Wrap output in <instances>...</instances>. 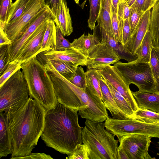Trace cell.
I'll return each instance as SVG.
<instances>
[{
  "label": "cell",
  "instance_id": "cell-33",
  "mask_svg": "<svg viewBox=\"0 0 159 159\" xmlns=\"http://www.w3.org/2000/svg\"><path fill=\"white\" fill-rule=\"evenodd\" d=\"M144 13L137 9L131 7L129 18L131 36L136 32Z\"/></svg>",
  "mask_w": 159,
  "mask_h": 159
},
{
  "label": "cell",
  "instance_id": "cell-5",
  "mask_svg": "<svg viewBox=\"0 0 159 159\" xmlns=\"http://www.w3.org/2000/svg\"><path fill=\"white\" fill-rule=\"evenodd\" d=\"M81 132L83 143L88 147L90 159H118V140L103 122L86 120Z\"/></svg>",
  "mask_w": 159,
  "mask_h": 159
},
{
  "label": "cell",
  "instance_id": "cell-8",
  "mask_svg": "<svg viewBox=\"0 0 159 159\" xmlns=\"http://www.w3.org/2000/svg\"><path fill=\"white\" fill-rule=\"evenodd\" d=\"M105 127L119 140L124 136L132 134H145L159 138V124L146 123L133 118L120 119L108 116Z\"/></svg>",
  "mask_w": 159,
  "mask_h": 159
},
{
  "label": "cell",
  "instance_id": "cell-4",
  "mask_svg": "<svg viewBox=\"0 0 159 159\" xmlns=\"http://www.w3.org/2000/svg\"><path fill=\"white\" fill-rule=\"evenodd\" d=\"M21 66L30 97L37 101L46 112L55 107L58 102L53 83L44 65L35 57Z\"/></svg>",
  "mask_w": 159,
  "mask_h": 159
},
{
  "label": "cell",
  "instance_id": "cell-7",
  "mask_svg": "<svg viewBox=\"0 0 159 159\" xmlns=\"http://www.w3.org/2000/svg\"><path fill=\"white\" fill-rule=\"evenodd\" d=\"M121 73L126 82L132 84L141 93H153L155 80L149 62L141 61L138 58L127 63L120 61L114 64Z\"/></svg>",
  "mask_w": 159,
  "mask_h": 159
},
{
  "label": "cell",
  "instance_id": "cell-47",
  "mask_svg": "<svg viewBox=\"0 0 159 159\" xmlns=\"http://www.w3.org/2000/svg\"><path fill=\"white\" fill-rule=\"evenodd\" d=\"M11 43V41L4 31L3 26L0 25V46L4 45H9Z\"/></svg>",
  "mask_w": 159,
  "mask_h": 159
},
{
  "label": "cell",
  "instance_id": "cell-14",
  "mask_svg": "<svg viewBox=\"0 0 159 159\" xmlns=\"http://www.w3.org/2000/svg\"><path fill=\"white\" fill-rule=\"evenodd\" d=\"M49 19L42 24L34 31L16 60L21 61L22 64L41 53L43 37Z\"/></svg>",
  "mask_w": 159,
  "mask_h": 159
},
{
  "label": "cell",
  "instance_id": "cell-18",
  "mask_svg": "<svg viewBox=\"0 0 159 159\" xmlns=\"http://www.w3.org/2000/svg\"><path fill=\"white\" fill-rule=\"evenodd\" d=\"M53 20L64 37L70 35L73 32L71 18L66 0H61L60 8Z\"/></svg>",
  "mask_w": 159,
  "mask_h": 159
},
{
  "label": "cell",
  "instance_id": "cell-39",
  "mask_svg": "<svg viewBox=\"0 0 159 159\" xmlns=\"http://www.w3.org/2000/svg\"><path fill=\"white\" fill-rule=\"evenodd\" d=\"M56 44L54 49L62 51L72 48L71 43L64 38L59 29L56 27Z\"/></svg>",
  "mask_w": 159,
  "mask_h": 159
},
{
  "label": "cell",
  "instance_id": "cell-53",
  "mask_svg": "<svg viewBox=\"0 0 159 159\" xmlns=\"http://www.w3.org/2000/svg\"><path fill=\"white\" fill-rule=\"evenodd\" d=\"M158 143L159 144V142Z\"/></svg>",
  "mask_w": 159,
  "mask_h": 159
},
{
  "label": "cell",
  "instance_id": "cell-29",
  "mask_svg": "<svg viewBox=\"0 0 159 159\" xmlns=\"http://www.w3.org/2000/svg\"><path fill=\"white\" fill-rule=\"evenodd\" d=\"M49 60L56 70L67 80L75 75L77 66L60 60Z\"/></svg>",
  "mask_w": 159,
  "mask_h": 159
},
{
  "label": "cell",
  "instance_id": "cell-34",
  "mask_svg": "<svg viewBox=\"0 0 159 159\" xmlns=\"http://www.w3.org/2000/svg\"><path fill=\"white\" fill-rule=\"evenodd\" d=\"M21 62L15 60L10 62L3 73L0 75V87L14 73L21 69Z\"/></svg>",
  "mask_w": 159,
  "mask_h": 159
},
{
  "label": "cell",
  "instance_id": "cell-23",
  "mask_svg": "<svg viewBox=\"0 0 159 159\" xmlns=\"http://www.w3.org/2000/svg\"><path fill=\"white\" fill-rule=\"evenodd\" d=\"M102 78L109 88L117 106L122 113L128 118L134 119V112L125 98L110 83L103 77Z\"/></svg>",
  "mask_w": 159,
  "mask_h": 159
},
{
  "label": "cell",
  "instance_id": "cell-50",
  "mask_svg": "<svg viewBox=\"0 0 159 159\" xmlns=\"http://www.w3.org/2000/svg\"><path fill=\"white\" fill-rule=\"evenodd\" d=\"M119 1V0H111L112 5L117 10Z\"/></svg>",
  "mask_w": 159,
  "mask_h": 159
},
{
  "label": "cell",
  "instance_id": "cell-44",
  "mask_svg": "<svg viewBox=\"0 0 159 159\" xmlns=\"http://www.w3.org/2000/svg\"><path fill=\"white\" fill-rule=\"evenodd\" d=\"M131 37L130 29L129 18L124 21V24L121 38V46H124L129 40Z\"/></svg>",
  "mask_w": 159,
  "mask_h": 159
},
{
  "label": "cell",
  "instance_id": "cell-54",
  "mask_svg": "<svg viewBox=\"0 0 159 159\" xmlns=\"http://www.w3.org/2000/svg\"></svg>",
  "mask_w": 159,
  "mask_h": 159
},
{
  "label": "cell",
  "instance_id": "cell-12",
  "mask_svg": "<svg viewBox=\"0 0 159 159\" xmlns=\"http://www.w3.org/2000/svg\"><path fill=\"white\" fill-rule=\"evenodd\" d=\"M97 70L102 76L124 97L134 112L138 109L136 101L129 89V85L115 65H108Z\"/></svg>",
  "mask_w": 159,
  "mask_h": 159
},
{
  "label": "cell",
  "instance_id": "cell-15",
  "mask_svg": "<svg viewBox=\"0 0 159 159\" xmlns=\"http://www.w3.org/2000/svg\"><path fill=\"white\" fill-rule=\"evenodd\" d=\"M43 52L47 59L60 60L76 66H86L89 58L79 49L74 47L62 51L51 49Z\"/></svg>",
  "mask_w": 159,
  "mask_h": 159
},
{
  "label": "cell",
  "instance_id": "cell-24",
  "mask_svg": "<svg viewBox=\"0 0 159 159\" xmlns=\"http://www.w3.org/2000/svg\"><path fill=\"white\" fill-rule=\"evenodd\" d=\"M111 0H101L100 12L97 22L99 27L113 33L111 19Z\"/></svg>",
  "mask_w": 159,
  "mask_h": 159
},
{
  "label": "cell",
  "instance_id": "cell-31",
  "mask_svg": "<svg viewBox=\"0 0 159 159\" xmlns=\"http://www.w3.org/2000/svg\"><path fill=\"white\" fill-rule=\"evenodd\" d=\"M98 28L101 42L106 43L118 52V51L121 52V44L119 45L115 39L114 34L107 31L103 28L97 25Z\"/></svg>",
  "mask_w": 159,
  "mask_h": 159
},
{
  "label": "cell",
  "instance_id": "cell-45",
  "mask_svg": "<svg viewBox=\"0 0 159 159\" xmlns=\"http://www.w3.org/2000/svg\"><path fill=\"white\" fill-rule=\"evenodd\" d=\"M45 6L48 8L53 20L56 16L61 4V0H43Z\"/></svg>",
  "mask_w": 159,
  "mask_h": 159
},
{
  "label": "cell",
  "instance_id": "cell-49",
  "mask_svg": "<svg viewBox=\"0 0 159 159\" xmlns=\"http://www.w3.org/2000/svg\"><path fill=\"white\" fill-rule=\"evenodd\" d=\"M153 93L159 94V77L155 80V87L154 89Z\"/></svg>",
  "mask_w": 159,
  "mask_h": 159
},
{
  "label": "cell",
  "instance_id": "cell-43",
  "mask_svg": "<svg viewBox=\"0 0 159 159\" xmlns=\"http://www.w3.org/2000/svg\"><path fill=\"white\" fill-rule=\"evenodd\" d=\"M8 45L0 46V75L7 68L8 64Z\"/></svg>",
  "mask_w": 159,
  "mask_h": 159
},
{
  "label": "cell",
  "instance_id": "cell-37",
  "mask_svg": "<svg viewBox=\"0 0 159 159\" xmlns=\"http://www.w3.org/2000/svg\"><path fill=\"white\" fill-rule=\"evenodd\" d=\"M68 80L77 87L85 89L86 75L83 68L81 66H77L75 75Z\"/></svg>",
  "mask_w": 159,
  "mask_h": 159
},
{
  "label": "cell",
  "instance_id": "cell-35",
  "mask_svg": "<svg viewBox=\"0 0 159 159\" xmlns=\"http://www.w3.org/2000/svg\"><path fill=\"white\" fill-rule=\"evenodd\" d=\"M90 152L85 144H78L71 153L66 157V159H90Z\"/></svg>",
  "mask_w": 159,
  "mask_h": 159
},
{
  "label": "cell",
  "instance_id": "cell-21",
  "mask_svg": "<svg viewBox=\"0 0 159 159\" xmlns=\"http://www.w3.org/2000/svg\"><path fill=\"white\" fill-rule=\"evenodd\" d=\"M100 84L102 95V100L113 117L120 119L128 118L122 113L117 106L113 97L107 84L103 80L102 76L100 80Z\"/></svg>",
  "mask_w": 159,
  "mask_h": 159
},
{
  "label": "cell",
  "instance_id": "cell-52",
  "mask_svg": "<svg viewBox=\"0 0 159 159\" xmlns=\"http://www.w3.org/2000/svg\"><path fill=\"white\" fill-rule=\"evenodd\" d=\"M79 0H74L75 2L77 4H79Z\"/></svg>",
  "mask_w": 159,
  "mask_h": 159
},
{
  "label": "cell",
  "instance_id": "cell-3",
  "mask_svg": "<svg viewBox=\"0 0 159 159\" xmlns=\"http://www.w3.org/2000/svg\"><path fill=\"white\" fill-rule=\"evenodd\" d=\"M46 68L53 83L58 103L79 112L82 118L103 122L108 116L102 100L77 87L61 75L51 63Z\"/></svg>",
  "mask_w": 159,
  "mask_h": 159
},
{
  "label": "cell",
  "instance_id": "cell-25",
  "mask_svg": "<svg viewBox=\"0 0 159 159\" xmlns=\"http://www.w3.org/2000/svg\"><path fill=\"white\" fill-rule=\"evenodd\" d=\"M149 30L153 46L159 48V0H157L151 11Z\"/></svg>",
  "mask_w": 159,
  "mask_h": 159
},
{
  "label": "cell",
  "instance_id": "cell-17",
  "mask_svg": "<svg viewBox=\"0 0 159 159\" xmlns=\"http://www.w3.org/2000/svg\"><path fill=\"white\" fill-rule=\"evenodd\" d=\"M93 34H84L71 43V46L79 49L84 54L89 56L100 43V38L98 28L95 26Z\"/></svg>",
  "mask_w": 159,
  "mask_h": 159
},
{
  "label": "cell",
  "instance_id": "cell-41",
  "mask_svg": "<svg viewBox=\"0 0 159 159\" xmlns=\"http://www.w3.org/2000/svg\"><path fill=\"white\" fill-rule=\"evenodd\" d=\"M0 25L4 26L7 16L8 11L12 3L11 0H0Z\"/></svg>",
  "mask_w": 159,
  "mask_h": 159
},
{
  "label": "cell",
  "instance_id": "cell-10",
  "mask_svg": "<svg viewBox=\"0 0 159 159\" xmlns=\"http://www.w3.org/2000/svg\"><path fill=\"white\" fill-rule=\"evenodd\" d=\"M152 138L142 134L124 136L118 140V149L124 151L129 159H152L148 153Z\"/></svg>",
  "mask_w": 159,
  "mask_h": 159
},
{
  "label": "cell",
  "instance_id": "cell-19",
  "mask_svg": "<svg viewBox=\"0 0 159 159\" xmlns=\"http://www.w3.org/2000/svg\"><path fill=\"white\" fill-rule=\"evenodd\" d=\"M131 92L138 108L159 113V94Z\"/></svg>",
  "mask_w": 159,
  "mask_h": 159
},
{
  "label": "cell",
  "instance_id": "cell-42",
  "mask_svg": "<svg viewBox=\"0 0 159 159\" xmlns=\"http://www.w3.org/2000/svg\"><path fill=\"white\" fill-rule=\"evenodd\" d=\"M111 19L113 32L116 41L119 42V26L117 15V10L112 5Z\"/></svg>",
  "mask_w": 159,
  "mask_h": 159
},
{
  "label": "cell",
  "instance_id": "cell-36",
  "mask_svg": "<svg viewBox=\"0 0 159 159\" xmlns=\"http://www.w3.org/2000/svg\"><path fill=\"white\" fill-rule=\"evenodd\" d=\"M149 63L155 82L159 77V48L153 46Z\"/></svg>",
  "mask_w": 159,
  "mask_h": 159
},
{
  "label": "cell",
  "instance_id": "cell-20",
  "mask_svg": "<svg viewBox=\"0 0 159 159\" xmlns=\"http://www.w3.org/2000/svg\"><path fill=\"white\" fill-rule=\"evenodd\" d=\"M12 152L11 142L6 116L0 113V158L6 157Z\"/></svg>",
  "mask_w": 159,
  "mask_h": 159
},
{
  "label": "cell",
  "instance_id": "cell-13",
  "mask_svg": "<svg viewBox=\"0 0 159 159\" xmlns=\"http://www.w3.org/2000/svg\"><path fill=\"white\" fill-rule=\"evenodd\" d=\"M88 57L86 66L88 69L100 70L107 66L115 64L121 58L118 52L101 42Z\"/></svg>",
  "mask_w": 159,
  "mask_h": 159
},
{
  "label": "cell",
  "instance_id": "cell-1",
  "mask_svg": "<svg viewBox=\"0 0 159 159\" xmlns=\"http://www.w3.org/2000/svg\"><path fill=\"white\" fill-rule=\"evenodd\" d=\"M46 111L37 101L29 97L18 110L4 112L11 137V159L30 155L42 133Z\"/></svg>",
  "mask_w": 159,
  "mask_h": 159
},
{
  "label": "cell",
  "instance_id": "cell-28",
  "mask_svg": "<svg viewBox=\"0 0 159 159\" xmlns=\"http://www.w3.org/2000/svg\"><path fill=\"white\" fill-rule=\"evenodd\" d=\"M153 44L149 30L146 33L135 54L141 61L149 62Z\"/></svg>",
  "mask_w": 159,
  "mask_h": 159
},
{
  "label": "cell",
  "instance_id": "cell-2",
  "mask_svg": "<svg viewBox=\"0 0 159 159\" xmlns=\"http://www.w3.org/2000/svg\"><path fill=\"white\" fill-rule=\"evenodd\" d=\"M77 112L59 103L46 112L41 137L47 146L68 156L83 143Z\"/></svg>",
  "mask_w": 159,
  "mask_h": 159
},
{
  "label": "cell",
  "instance_id": "cell-32",
  "mask_svg": "<svg viewBox=\"0 0 159 159\" xmlns=\"http://www.w3.org/2000/svg\"><path fill=\"white\" fill-rule=\"evenodd\" d=\"M90 4L89 16L88 20V27L94 30L95 23L98 18L101 5V0H89Z\"/></svg>",
  "mask_w": 159,
  "mask_h": 159
},
{
  "label": "cell",
  "instance_id": "cell-26",
  "mask_svg": "<svg viewBox=\"0 0 159 159\" xmlns=\"http://www.w3.org/2000/svg\"><path fill=\"white\" fill-rule=\"evenodd\" d=\"M56 26L52 19L48 21L43 37L40 52L50 49H54L56 44Z\"/></svg>",
  "mask_w": 159,
  "mask_h": 159
},
{
  "label": "cell",
  "instance_id": "cell-11",
  "mask_svg": "<svg viewBox=\"0 0 159 159\" xmlns=\"http://www.w3.org/2000/svg\"><path fill=\"white\" fill-rule=\"evenodd\" d=\"M51 18L52 19V16L50 11L45 6L37 14L22 36L8 45V63L17 59L24 46L39 26L47 20Z\"/></svg>",
  "mask_w": 159,
  "mask_h": 159
},
{
  "label": "cell",
  "instance_id": "cell-16",
  "mask_svg": "<svg viewBox=\"0 0 159 159\" xmlns=\"http://www.w3.org/2000/svg\"><path fill=\"white\" fill-rule=\"evenodd\" d=\"M151 10L145 12L135 33L129 41L121 47V52L134 55L147 31L149 30L150 22Z\"/></svg>",
  "mask_w": 159,
  "mask_h": 159
},
{
  "label": "cell",
  "instance_id": "cell-9",
  "mask_svg": "<svg viewBox=\"0 0 159 159\" xmlns=\"http://www.w3.org/2000/svg\"><path fill=\"white\" fill-rule=\"evenodd\" d=\"M45 6L43 0H32L18 19L3 26L5 33L11 42L22 36L37 14Z\"/></svg>",
  "mask_w": 159,
  "mask_h": 159
},
{
  "label": "cell",
  "instance_id": "cell-22",
  "mask_svg": "<svg viewBox=\"0 0 159 159\" xmlns=\"http://www.w3.org/2000/svg\"><path fill=\"white\" fill-rule=\"evenodd\" d=\"M85 73L86 79V91L99 97L102 100V95L100 84V80L102 76L97 69H88Z\"/></svg>",
  "mask_w": 159,
  "mask_h": 159
},
{
  "label": "cell",
  "instance_id": "cell-27",
  "mask_svg": "<svg viewBox=\"0 0 159 159\" xmlns=\"http://www.w3.org/2000/svg\"><path fill=\"white\" fill-rule=\"evenodd\" d=\"M32 0H16L12 3L9 9L5 25L11 24L18 19L23 13Z\"/></svg>",
  "mask_w": 159,
  "mask_h": 159
},
{
  "label": "cell",
  "instance_id": "cell-48",
  "mask_svg": "<svg viewBox=\"0 0 159 159\" xmlns=\"http://www.w3.org/2000/svg\"><path fill=\"white\" fill-rule=\"evenodd\" d=\"M118 159H129L128 157L123 150L118 149Z\"/></svg>",
  "mask_w": 159,
  "mask_h": 159
},
{
  "label": "cell",
  "instance_id": "cell-55",
  "mask_svg": "<svg viewBox=\"0 0 159 159\" xmlns=\"http://www.w3.org/2000/svg\"></svg>",
  "mask_w": 159,
  "mask_h": 159
},
{
  "label": "cell",
  "instance_id": "cell-56",
  "mask_svg": "<svg viewBox=\"0 0 159 159\" xmlns=\"http://www.w3.org/2000/svg\"></svg>",
  "mask_w": 159,
  "mask_h": 159
},
{
  "label": "cell",
  "instance_id": "cell-51",
  "mask_svg": "<svg viewBox=\"0 0 159 159\" xmlns=\"http://www.w3.org/2000/svg\"><path fill=\"white\" fill-rule=\"evenodd\" d=\"M125 1L129 7H131L136 0H123Z\"/></svg>",
  "mask_w": 159,
  "mask_h": 159
},
{
  "label": "cell",
  "instance_id": "cell-46",
  "mask_svg": "<svg viewBox=\"0 0 159 159\" xmlns=\"http://www.w3.org/2000/svg\"><path fill=\"white\" fill-rule=\"evenodd\" d=\"M18 159H53V158L48 154L44 153H32L28 156L20 157Z\"/></svg>",
  "mask_w": 159,
  "mask_h": 159
},
{
  "label": "cell",
  "instance_id": "cell-6",
  "mask_svg": "<svg viewBox=\"0 0 159 159\" xmlns=\"http://www.w3.org/2000/svg\"><path fill=\"white\" fill-rule=\"evenodd\" d=\"M29 96L23 73L19 70L0 87V113L18 110L27 102Z\"/></svg>",
  "mask_w": 159,
  "mask_h": 159
},
{
  "label": "cell",
  "instance_id": "cell-40",
  "mask_svg": "<svg viewBox=\"0 0 159 159\" xmlns=\"http://www.w3.org/2000/svg\"><path fill=\"white\" fill-rule=\"evenodd\" d=\"M157 0H136L131 7L144 12L151 10L154 6Z\"/></svg>",
  "mask_w": 159,
  "mask_h": 159
},
{
  "label": "cell",
  "instance_id": "cell-30",
  "mask_svg": "<svg viewBox=\"0 0 159 159\" xmlns=\"http://www.w3.org/2000/svg\"><path fill=\"white\" fill-rule=\"evenodd\" d=\"M134 115V119L138 121L150 124H159V113L139 108Z\"/></svg>",
  "mask_w": 159,
  "mask_h": 159
},
{
  "label": "cell",
  "instance_id": "cell-38",
  "mask_svg": "<svg viewBox=\"0 0 159 159\" xmlns=\"http://www.w3.org/2000/svg\"><path fill=\"white\" fill-rule=\"evenodd\" d=\"M131 11V7L123 0H119L117 8L118 19L124 21L129 18Z\"/></svg>",
  "mask_w": 159,
  "mask_h": 159
}]
</instances>
